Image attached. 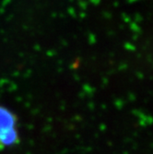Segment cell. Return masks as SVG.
<instances>
[{"label": "cell", "mask_w": 153, "mask_h": 154, "mask_svg": "<svg viewBox=\"0 0 153 154\" xmlns=\"http://www.w3.org/2000/svg\"><path fill=\"white\" fill-rule=\"evenodd\" d=\"M15 119L10 112L0 106V148L14 143L16 139V131L14 128Z\"/></svg>", "instance_id": "6da1fadb"}]
</instances>
